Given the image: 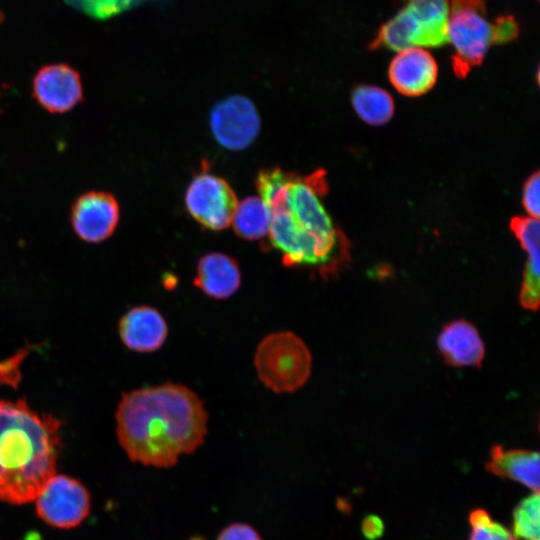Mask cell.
<instances>
[{
    "mask_svg": "<svg viewBox=\"0 0 540 540\" xmlns=\"http://www.w3.org/2000/svg\"><path fill=\"white\" fill-rule=\"evenodd\" d=\"M254 366L260 381L275 393H292L308 381L312 355L305 342L294 332L267 334L254 354Z\"/></svg>",
    "mask_w": 540,
    "mask_h": 540,
    "instance_id": "5b68a950",
    "label": "cell"
},
{
    "mask_svg": "<svg viewBox=\"0 0 540 540\" xmlns=\"http://www.w3.org/2000/svg\"><path fill=\"white\" fill-rule=\"evenodd\" d=\"M37 515L48 525L70 529L80 525L90 512V494L77 479L54 475L35 499Z\"/></svg>",
    "mask_w": 540,
    "mask_h": 540,
    "instance_id": "ba28073f",
    "label": "cell"
},
{
    "mask_svg": "<svg viewBox=\"0 0 540 540\" xmlns=\"http://www.w3.org/2000/svg\"><path fill=\"white\" fill-rule=\"evenodd\" d=\"M119 334L130 350L148 353L158 350L168 335L163 315L151 306H137L127 311L119 322Z\"/></svg>",
    "mask_w": 540,
    "mask_h": 540,
    "instance_id": "4fadbf2b",
    "label": "cell"
},
{
    "mask_svg": "<svg viewBox=\"0 0 540 540\" xmlns=\"http://www.w3.org/2000/svg\"><path fill=\"white\" fill-rule=\"evenodd\" d=\"M468 521L471 528L468 540H517L511 530L483 508L471 510Z\"/></svg>",
    "mask_w": 540,
    "mask_h": 540,
    "instance_id": "44dd1931",
    "label": "cell"
},
{
    "mask_svg": "<svg viewBox=\"0 0 540 540\" xmlns=\"http://www.w3.org/2000/svg\"><path fill=\"white\" fill-rule=\"evenodd\" d=\"M539 453L527 449H504L494 445L485 469L498 477L506 478L532 490L539 491Z\"/></svg>",
    "mask_w": 540,
    "mask_h": 540,
    "instance_id": "e0dca14e",
    "label": "cell"
},
{
    "mask_svg": "<svg viewBox=\"0 0 540 540\" xmlns=\"http://www.w3.org/2000/svg\"><path fill=\"white\" fill-rule=\"evenodd\" d=\"M209 123L214 139L231 151L248 148L261 127L255 105L242 95H231L218 101L210 112Z\"/></svg>",
    "mask_w": 540,
    "mask_h": 540,
    "instance_id": "9c48e42d",
    "label": "cell"
},
{
    "mask_svg": "<svg viewBox=\"0 0 540 540\" xmlns=\"http://www.w3.org/2000/svg\"><path fill=\"white\" fill-rule=\"evenodd\" d=\"M193 283L211 298L228 299L241 285L239 264L225 253H207L199 259Z\"/></svg>",
    "mask_w": 540,
    "mask_h": 540,
    "instance_id": "2e32d148",
    "label": "cell"
},
{
    "mask_svg": "<svg viewBox=\"0 0 540 540\" xmlns=\"http://www.w3.org/2000/svg\"><path fill=\"white\" fill-rule=\"evenodd\" d=\"M203 400L173 382L124 393L116 410V432L129 459L144 466L171 468L194 453L208 433Z\"/></svg>",
    "mask_w": 540,
    "mask_h": 540,
    "instance_id": "7a4b0ae2",
    "label": "cell"
},
{
    "mask_svg": "<svg viewBox=\"0 0 540 540\" xmlns=\"http://www.w3.org/2000/svg\"><path fill=\"white\" fill-rule=\"evenodd\" d=\"M61 422L24 400H0V501L23 505L36 499L56 474Z\"/></svg>",
    "mask_w": 540,
    "mask_h": 540,
    "instance_id": "3957f363",
    "label": "cell"
},
{
    "mask_svg": "<svg viewBox=\"0 0 540 540\" xmlns=\"http://www.w3.org/2000/svg\"><path fill=\"white\" fill-rule=\"evenodd\" d=\"M523 206L527 216L539 219L540 213V177L536 172L524 184L522 195Z\"/></svg>",
    "mask_w": 540,
    "mask_h": 540,
    "instance_id": "7402d4cb",
    "label": "cell"
},
{
    "mask_svg": "<svg viewBox=\"0 0 540 540\" xmlns=\"http://www.w3.org/2000/svg\"><path fill=\"white\" fill-rule=\"evenodd\" d=\"M351 102L358 117L370 125L386 124L394 114L393 98L377 86L357 87L352 93Z\"/></svg>",
    "mask_w": 540,
    "mask_h": 540,
    "instance_id": "ac0fdd59",
    "label": "cell"
},
{
    "mask_svg": "<svg viewBox=\"0 0 540 540\" xmlns=\"http://www.w3.org/2000/svg\"><path fill=\"white\" fill-rule=\"evenodd\" d=\"M384 531V522L378 515H367L361 523V532L367 540L380 539Z\"/></svg>",
    "mask_w": 540,
    "mask_h": 540,
    "instance_id": "d4e9b609",
    "label": "cell"
},
{
    "mask_svg": "<svg viewBox=\"0 0 540 540\" xmlns=\"http://www.w3.org/2000/svg\"><path fill=\"white\" fill-rule=\"evenodd\" d=\"M444 361L453 367H479L485 357V344L477 328L464 319L446 324L437 337Z\"/></svg>",
    "mask_w": 540,
    "mask_h": 540,
    "instance_id": "5bb4252c",
    "label": "cell"
},
{
    "mask_svg": "<svg viewBox=\"0 0 540 540\" xmlns=\"http://www.w3.org/2000/svg\"><path fill=\"white\" fill-rule=\"evenodd\" d=\"M539 491L523 498L512 513V533L516 539L539 540Z\"/></svg>",
    "mask_w": 540,
    "mask_h": 540,
    "instance_id": "ffe728a7",
    "label": "cell"
},
{
    "mask_svg": "<svg viewBox=\"0 0 540 540\" xmlns=\"http://www.w3.org/2000/svg\"><path fill=\"white\" fill-rule=\"evenodd\" d=\"M401 9L378 29L371 49L401 51L447 44L449 0H401Z\"/></svg>",
    "mask_w": 540,
    "mask_h": 540,
    "instance_id": "277c9868",
    "label": "cell"
},
{
    "mask_svg": "<svg viewBox=\"0 0 540 540\" xmlns=\"http://www.w3.org/2000/svg\"><path fill=\"white\" fill-rule=\"evenodd\" d=\"M255 185L270 211L269 242L282 264L323 279L337 276L349 260V243L326 209L325 171L301 175L270 167L258 172Z\"/></svg>",
    "mask_w": 540,
    "mask_h": 540,
    "instance_id": "6da1fadb",
    "label": "cell"
},
{
    "mask_svg": "<svg viewBox=\"0 0 540 540\" xmlns=\"http://www.w3.org/2000/svg\"><path fill=\"white\" fill-rule=\"evenodd\" d=\"M184 200L191 217L212 231L227 228L238 205L231 185L224 178L210 173L205 162L189 183Z\"/></svg>",
    "mask_w": 540,
    "mask_h": 540,
    "instance_id": "52a82bcc",
    "label": "cell"
},
{
    "mask_svg": "<svg viewBox=\"0 0 540 540\" xmlns=\"http://www.w3.org/2000/svg\"><path fill=\"white\" fill-rule=\"evenodd\" d=\"M392 86L402 95L425 94L435 85L438 65L426 48L412 47L398 51L388 68Z\"/></svg>",
    "mask_w": 540,
    "mask_h": 540,
    "instance_id": "7c38bea8",
    "label": "cell"
},
{
    "mask_svg": "<svg viewBox=\"0 0 540 540\" xmlns=\"http://www.w3.org/2000/svg\"><path fill=\"white\" fill-rule=\"evenodd\" d=\"M33 96L50 113H65L83 99L80 74L66 63L42 66L33 78Z\"/></svg>",
    "mask_w": 540,
    "mask_h": 540,
    "instance_id": "8fae6325",
    "label": "cell"
},
{
    "mask_svg": "<svg viewBox=\"0 0 540 540\" xmlns=\"http://www.w3.org/2000/svg\"><path fill=\"white\" fill-rule=\"evenodd\" d=\"M231 224L243 239H262L269 232L270 211L260 197L249 196L238 202Z\"/></svg>",
    "mask_w": 540,
    "mask_h": 540,
    "instance_id": "d6986e66",
    "label": "cell"
},
{
    "mask_svg": "<svg viewBox=\"0 0 540 540\" xmlns=\"http://www.w3.org/2000/svg\"><path fill=\"white\" fill-rule=\"evenodd\" d=\"M496 44H506L515 40L519 25L512 15H503L493 21Z\"/></svg>",
    "mask_w": 540,
    "mask_h": 540,
    "instance_id": "603a6c76",
    "label": "cell"
},
{
    "mask_svg": "<svg viewBox=\"0 0 540 540\" xmlns=\"http://www.w3.org/2000/svg\"><path fill=\"white\" fill-rule=\"evenodd\" d=\"M216 540H262L258 531L247 523L235 522L225 526Z\"/></svg>",
    "mask_w": 540,
    "mask_h": 540,
    "instance_id": "cb8c5ba5",
    "label": "cell"
},
{
    "mask_svg": "<svg viewBox=\"0 0 540 540\" xmlns=\"http://www.w3.org/2000/svg\"><path fill=\"white\" fill-rule=\"evenodd\" d=\"M511 229L527 254L519 301L524 309L536 311L540 300V224L529 216L511 221Z\"/></svg>",
    "mask_w": 540,
    "mask_h": 540,
    "instance_id": "9a60e30c",
    "label": "cell"
},
{
    "mask_svg": "<svg viewBox=\"0 0 540 540\" xmlns=\"http://www.w3.org/2000/svg\"><path fill=\"white\" fill-rule=\"evenodd\" d=\"M120 217L116 198L105 191H89L73 204L71 224L76 235L85 242L98 243L110 237Z\"/></svg>",
    "mask_w": 540,
    "mask_h": 540,
    "instance_id": "30bf717a",
    "label": "cell"
},
{
    "mask_svg": "<svg viewBox=\"0 0 540 540\" xmlns=\"http://www.w3.org/2000/svg\"><path fill=\"white\" fill-rule=\"evenodd\" d=\"M449 5L447 42L453 48V70L463 77L496 44L494 25L487 18L485 0H449Z\"/></svg>",
    "mask_w": 540,
    "mask_h": 540,
    "instance_id": "8992f818",
    "label": "cell"
}]
</instances>
